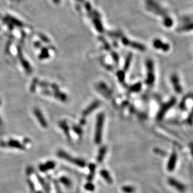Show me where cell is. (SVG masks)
Listing matches in <instances>:
<instances>
[{
	"instance_id": "8fae6325",
	"label": "cell",
	"mask_w": 193,
	"mask_h": 193,
	"mask_svg": "<svg viewBox=\"0 0 193 193\" xmlns=\"http://www.w3.org/2000/svg\"><path fill=\"white\" fill-rule=\"evenodd\" d=\"M61 181L64 183V184L66 186H71V182L70 181L69 179H67L64 178H62L61 179Z\"/></svg>"
},
{
	"instance_id": "9c48e42d",
	"label": "cell",
	"mask_w": 193,
	"mask_h": 193,
	"mask_svg": "<svg viewBox=\"0 0 193 193\" xmlns=\"http://www.w3.org/2000/svg\"><path fill=\"white\" fill-rule=\"evenodd\" d=\"M106 152V148L105 147H103L102 148H101V149L99 152L98 157V161L99 162H101L103 161V158L105 156Z\"/></svg>"
},
{
	"instance_id": "52a82bcc",
	"label": "cell",
	"mask_w": 193,
	"mask_h": 193,
	"mask_svg": "<svg viewBox=\"0 0 193 193\" xmlns=\"http://www.w3.org/2000/svg\"><path fill=\"white\" fill-rule=\"evenodd\" d=\"M55 166V163L54 162H53V161H50V162H47V163L46 164H44V165H40V169L41 171H46L47 170H50L53 168H54Z\"/></svg>"
},
{
	"instance_id": "7c38bea8",
	"label": "cell",
	"mask_w": 193,
	"mask_h": 193,
	"mask_svg": "<svg viewBox=\"0 0 193 193\" xmlns=\"http://www.w3.org/2000/svg\"><path fill=\"white\" fill-rule=\"evenodd\" d=\"M85 188L87 189V190H89V191H93L94 189V186L92 184H91V183L87 184Z\"/></svg>"
},
{
	"instance_id": "4fadbf2b",
	"label": "cell",
	"mask_w": 193,
	"mask_h": 193,
	"mask_svg": "<svg viewBox=\"0 0 193 193\" xmlns=\"http://www.w3.org/2000/svg\"><path fill=\"white\" fill-rule=\"evenodd\" d=\"M38 193H41V192H38Z\"/></svg>"
},
{
	"instance_id": "30bf717a",
	"label": "cell",
	"mask_w": 193,
	"mask_h": 193,
	"mask_svg": "<svg viewBox=\"0 0 193 193\" xmlns=\"http://www.w3.org/2000/svg\"><path fill=\"white\" fill-rule=\"evenodd\" d=\"M123 191L126 193H132L134 191V188H133L131 186H124L122 188Z\"/></svg>"
},
{
	"instance_id": "ba28073f",
	"label": "cell",
	"mask_w": 193,
	"mask_h": 193,
	"mask_svg": "<svg viewBox=\"0 0 193 193\" xmlns=\"http://www.w3.org/2000/svg\"><path fill=\"white\" fill-rule=\"evenodd\" d=\"M100 173H101V176H102L103 178H104L105 180L107 182H110V183H112V182H113L112 178H111V177L110 175V173H109L107 171H106V170L103 169V170L101 171Z\"/></svg>"
},
{
	"instance_id": "7a4b0ae2",
	"label": "cell",
	"mask_w": 193,
	"mask_h": 193,
	"mask_svg": "<svg viewBox=\"0 0 193 193\" xmlns=\"http://www.w3.org/2000/svg\"><path fill=\"white\" fill-rule=\"evenodd\" d=\"M57 156L60 157L61 158H64L66 160L68 161L74 165L78 166L80 167H84L86 166V163L84 161L80 159H76V158H72L71 156H70L69 154H67V153H66L65 152L63 151H58L57 152Z\"/></svg>"
},
{
	"instance_id": "3957f363",
	"label": "cell",
	"mask_w": 193,
	"mask_h": 193,
	"mask_svg": "<svg viewBox=\"0 0 193 193\" xmlns=\"http://www.w3.org/2000/svg\"><path fill=\"white\" fill-rule=\"evenodd\" d=\"M168 183L170 186L176 188L179 192H183L185 191L186 188H185V185L182 184V183H181L180 182H179L178 181L176 180L175 179L169 178L168 180Z\"/></svg>"
},
{
	"instance_id": "8992f818",
	"label": "cell",
	"mask_w": 193,
	"mask_h": 193,
	"mask_svg": "<svg viewBox=\"0 0 193 193\" xmlns=\"http://www.w3.org/2000/svg\"><path fill=\"white\" fill-rule=\"evenodd\" d=\"M35 114H36V116L38 118V120L39 121V122L40 123L41 126L43 128H46L47 126V124L46 121H45L44 118H43L42 114L41 113V112L40 111L38 110H35Z\"/></svg>"
},
{
	"instance_id": "6da1fadb",
	"label": "cell",
	"mask_w": 193,
	"mask_h": 193,
	"mask_svg": "<svg viewBox=\"0 0 193 193\" xmlns=\"http://www.w3.org/2000/svg\"><path fill=\"white\" fill-rule=\"evenodd\" d=\"M104 116L103 114H100L97 118V122H96V131H95V137L94 141L96 144H100L101 142L102 139V132L104 123Z\"/></svg>"
},
{
	"instance_id": "277c9868",
	"label": "cell",
	"mask_w": 193,
	"mask_h": 193,
	"mask_svg": "<svg viewBox=\"0 0 193 193\" xmlns=\"http://www.w3.org/2000/svg\"><path fill=\"white\" fill-rule=\"evenodd\" d=\"M177 162V154L176 152H173L169 158L167 168L169 171H172L175 168Z\"/></svg>"
},
{
	"instance_id": "5b68a950",
	"label": "cell",
	"mask_w": 193,
	"mask_h": 193,
	"mask_svg": "<svg viewBox=\"0 0 193 193\" xmlns=\"http://www.w3.org/2000/svg\"><path fill=\"white\" fill-rule=\"evenodd\" d=\"M1 146H9V147H11V148L21 149L22 150H24L25 149V146L23 145V144H21L20 142L16 141V140H10L6 143L3 142V143H2V144H1Z\"/></svg>"
}]
</instances>
